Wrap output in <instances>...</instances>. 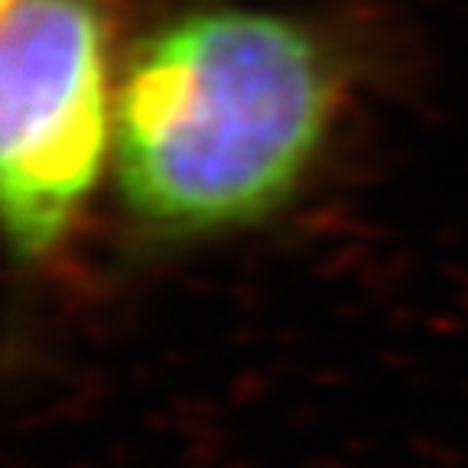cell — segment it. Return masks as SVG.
Instances as JSON below:
<instances>
[{
  "label": "cell",
  "instance_id": "3957f363",
  "mask_svg": "<svg viewBox=\"0 0 468 468\" xmlns=\"http://www.w3.org/2000/svg\"><path fill=\"white\" fill-rule=\"evenodd\" d=\"M10 4H14V0H4V10H7V7H10Z\"/></svg>",
  "mask_w": 468,
  "mask_h": 468
},
{
  "label": "cell",
  "instance_id": "6da1fadb",
  "mask_svg": "<svg viewBox=\"0 0 468 468\" xmlns=\"http://www.w3.org/2000/svg\"><path fill=\"white\" fill-rule=\"evenodd\" d=\"M335 111V69L306 26L264 10L186 14L140 42L114 111L124 202L170 234L274 211Z\"/></svg>",
  "mask_w": 468,
  "mask_h": 468
},
{
  "label": "cell",
  "instance_id": "7a4b0ae2",
  "mask_svg": "<svg viewBox=\"0 0 468 468\" xmlns=\"http://www.w3.org/2000/svg\"><path fill=\"white\" fill-rule=\"evenodd\" d=\"M108 137L105 4L14 0L0 36V202L20 257L69 234Z\"/></svg>",
  "mask_w": 468,
  "mask_h": 468
}]
</instances>
